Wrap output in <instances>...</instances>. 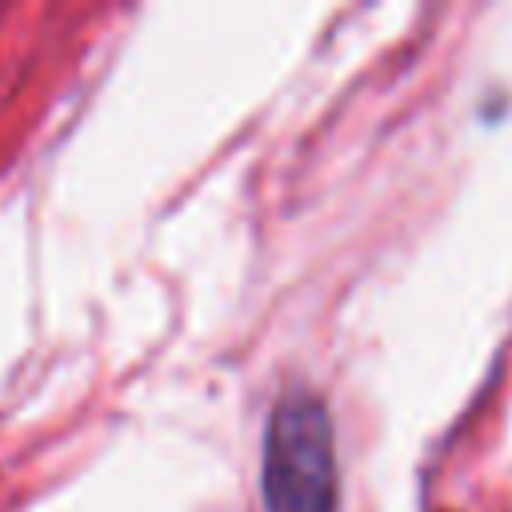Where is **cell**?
I'll return each mask as SVG.
<instances>
[{
	"label": "cell",
	"instance_id": "6da1fadb",
	"mask_svg": "<svg viewBox=\"0 0 512 512\" xmlns=\"http://www.w3.org/2000/svg\"><path fill=\"white\" fill-rule=\"evenodd\" d=\"M264 512H336L340 468L328 404L312 388H288L272 404L260 440Z\"/></svg>",
	"mask_w": 512,
	"mask_h": 512
}]
</instances>
